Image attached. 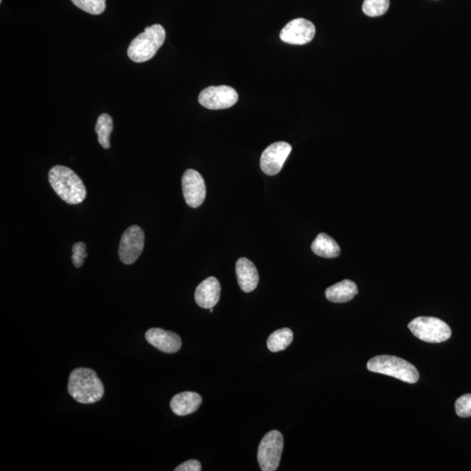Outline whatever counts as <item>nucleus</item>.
Listing matches in <instances>:
<instances>
[{
	"instance_id": "nucleus-1",
	"label": "nucleus",
	"mask_w": 471,
	"mask_h": 471,
	"mask_svg": "<svg viewBox=\"0 0 471 471\" xmlns=\"http://www.w3.org/2000/svg\"><path fill=\"white\" fill-rule=\"evenodd\" d=\"M69 393L73 399L82 405H92L102 400L104 386L94 370L79 368L70 373Z\"/></svg>"
},
{
	"instance_id": "nucleus-2",
	"label": "nucleus",
	"mask_w": 471,
	"mask_h": 471,
	"mask_svg": "<svg viewBox=\"0 0 471 471\" xmlns=\"http://www.w3.org/2000/svg\"><path fill=\"white\" fill-rule=\"evenodd\" d=\"M48 180L56 194L69 204L82 203L87 197L85 185L75 171L56 165L49 171Z\"/></svg>"
},
{
	"instance_id": "nucleus-3",
	"label": "nucleus",
	"mask_w": 471,
	"mask_h": 471,
	"mask_svg": "<svg viewBox=\"0 0 471 471\" xmlns=\"http://www.w3.org/2000/svg\"><path fill=\"white\" fill-rule=\"evenodd\" d=\"M165 38L166 32L159 24L148 26L130 44L127 55L134 62H148L156 55L158 50L163 45Z\"/></svg>"
},
{
	"instance_id": "nucleus-4",
	"label": "nucleus",
	"mask_w": 471,
	"mask_h": 471,
	"mask_svg": "<svg viewBox=\"0 0 471 471\" xmlns=\"http://www.w3.org/2000/svg\"><path fill=\"white\" fill-rule=\"evenodd\" d=\"M369 371L382 373L408 383H416L419 380L418 370L411 363L391 355H378L368 362Z\"/></svg>"
},
{
	"instance_id": "nucleus-5",
	"label": "nucleus",
	"mask_w": 471,
	"mask_h": 471,
	"mask_svg": "<svg viewBox=\"0 0 471 471\" xmlns=\"http://www.w3.org/2000/svg\"><path fill=\"white\" fill-rule=\"evenodd\" d=\"M412 334L420 341L429 343H441L447 341L452 336V329L443 321L434 317H418L409 324Z\"/></svg>"
},
{
	"instance_id": "nucleus-6",
	"label": "nucleus",
	"mask_w": 471,
	"mask_h": 471,
	"mask_svg": "<svg viewBox=\"0 0 471 471\" xmlns=\"http://www.w3.org/2000/svg\"><path fill=\"white\" fill-rule=\"evenodd\" d=\"M284 449V438L278 430H272L261 440L258 450V461L261 470H278Z\"/></svg>"
},
{
	"instance_id": "nucleus-7",
	"label": "nucleus",
	"mask_w": 471,
	"mask_h": 471,
	"mask_svg": "<svg viewBox=\"0 0 471 471\" xmlns=\"http://www.w3.org/2000/svg\"><path fill=\"white\" fill-rule=\"evenodd\" d=\"M238 94L233 87L229 86L208 87L198 97L202 106L211 110L229 109L238 103Z\"/></svg>"
},
{
	"instance_id": "nucleus-8",
	"label": "nucleus",
	"mask_w": 471,
	"mask_h": 471,
	"mask_svg": "<svg viewBox=\"0 0 471 471\" xmlns=\"http://www.w3.org/2000/svg\"><path fill=\"white\" fill-rule=\"evenodd\" d=\"M145 236L143 229L138 225L127 228L121 238L119 258L125 265H132L139 258L144 248Z\"/></svg>"
},
{
	"instance_id": "nucleus-9",
	"label": "nucleus",
	"mask_w": 471,
	"mask_h": 471,
	"mask_svg": "<svg viewBox=\"0 0 471 471\" xmlns=\"http://www.w3.org/2000/svg\"><path fill=\"white\" fill-rule=\"evenodd\" d=\"M292 152V146L285 141H278L268 146L262 153L260 167L268 176H275L281 172L285 161Z\"/></svg>"
},
{
	"instance_id": "nucleus-10",
	"label": "nucleus",
	"mask_w": 471,
	"mask_h": 471,
	"mask_svg": "<svg viewBox=\"0 0 471 471\" xmlns=\"http://www.w3.org/2000/svg\"><path fill=\"white\" fill-rule=\"evenodd\" d=\"M181 187L185 202L191 208L203 204L206 197V186L203 177L195 170H187L181 178Z\"/></svg>"
},
{
	"instance_id": "nucleus-11",
	"label": "nucleus",
	"mask_w": 471,
	"mask_h": 471,
	"mask_svg": "<svg viewBox=\"0 0 471 471\" xmlns=\"http://www.w3.org/2000/svg\"><path fill=\"white\" fill-rule=\"evenodd\" d=\"M315 26L309 20L299 18L292 20L281 30V39L290 45H305L314 38Z\"/></svg>"
},
{
	"instance_id": "nucleus-12",
	"label": "nucleus",
	"mask_w": 471,
	"mask_h": 471,
	"mask_svg": "<svg viewBox=\"0 0 471 471\" xmlns=\"http://www.w3.org/2000/svg\"><path fill=\"white\" fill-rule=\"evenodd\" d=\"M147 341L160 351L175 353L179 351L181 339L176 332L165 331L161 328H151L145 334Z\"/></svg>"
},
{
	"instance_id": "nucleus-13",
	"label": "nucleus",
	"mask_w": 471,
	"mask_h": 471,
	"mask_svg": "<svg viewBox=\"0 0 471 471\" xmlns=\"http://www.w3.org/2000/svg\"><path fill=\"white\" fill-rule=\"evenodd\" d=\"M221 285L216 278L210 277L198 285L195 292V301L202 308H213L220 301Z\"/></svg>"
},
{
	"instance_id": "nucleus-14",
	"label": "nucleus",
	"mask_w": 471,
	"mask_h": 471,
	"mask_svg": "<svg viewBox=\"0 0 471 471\" xmlns=\"http://www.w3.org/2000/svg\"><path fill=\"white\" fill-rule=\"evenodd\" d=\"M238 285L245 292H251L258 287L259 276L257 268L248 258H241L236 264Z\"/></svg>"
},
{
	"instance_id": "nucleus-15",
	"label": "nucleus",
	"mask_w": 471,
	"mask_h": 471,
	"mask_svg": "<svg viewBox=\"0 0 471 471\" xmlns=\"http://www.w3.org/2000/svg\"><path fill=\"white\" fill-rule=\"evenodd\" d=\"M202 405V397L195 392H183L170 400V409L177 416H185L196 412Z\"/></svg>"
},
{
	"instance_id": "nucleus-16",
	"label": "nucleus",
	"mask_w": 471,
	"mask_h": 471,
	"mask_svg": "<svg viewBox=\"0 0 471 471\" xmlns=\"http://www.w3.org/2000/svg\"><path fill=\"white\" fill-rule=\"evenodd\" d=\"M358 294L357 285L355 282L345 279L326 289V297L334 303H345L352 301Z\"/></svg>"
},
{
	"instance_id": "nucleus-17",
	"label": "nucleus",
	"mask_w": 471,
	"mask_h": 471,
	"mask_svg": "<svg viewBox=\"0 0 471 471\" xmlns=\"http://www.w3.org/2000/svg\"><path fill=\"white\" fill-rule=\"evenodd\" d=\"M311 249L314 254L321 258H334L341 254V248L339 245L336 243L334 238L326 233L317 236L315 240L312 242Z\"/></svg>"
},
{
	"instance_id": "nucleus-18",
	"label": "nucleus",
	"mask_w": 471,
	"mask_h": 471,
	"mask_svg": "<svg viewBox=\"0 0 471 471\" xmlns=\"http://www.w3.org/2000/svg\"><path fill=\"white\" fill-rule=\"evenodd\" d=\"M294 339V332L289 328L277 330L269 336L267 339V348L271 352L283 351L291 345Z\"/></svg>"
},
{
	"instance_id": "nucleus-19",
	"label": "nucleus",
	"mask_w": 471,
	"mask_h": 471,
	"mask_svg": "<svg viewBox=\"0 0 471 471\" xmlns=\"http://www.w3.org/2000/svg\"><path fill=\"white\" fill-rule=\"evenodd\" d=\"M113 131V119L107 114H103L97 120L96 132L98 136V141L103 149L110 148V134Z\"/></svg>"
},
{
	"instance_id": "nucleus-20",
	"label": "nucleus",
	"mask_w": 471,
	"mask_h": 471,
	"mask_svg": "<svg viewBox=\"0 0 471 471\" xmlns=\"http://www.w3.org/2000/svg\"><path fill=\"white\" fill-rule=\"evenodd\" d=\"M389 0H364L362 11L368 17H379L385 15L389 8Z\"/></svg>"
},
{
	"instance_id": "nucleus-21",
	"label": "nucleus",
	"mask_w": 471,
	"mask_h": 471,
	"mask_svg": "<svg viewBox=\"0 0 471 471\" xmlns=\"http://www.w3.org/2000/svg\"><path fill=\"white\" fill-rule=\"evenodd\" d=\"M82 11L93 15H100L105 11L106 0H71Z\"/></svg>"
},
{
	"instance_id": "nucleus-22",
	"label": "nucleus",
	"mask_w": 471,
	"mask_h": 471,
	"mask_svg": "<svg viewBox=\"0 0 471 471\" xmlns=\"http://www.w3.org/2000/svg\"><path fill=\"white\" fill-rule=\"evenodd\" d=\"M455 408L457 416L462 417V418L470 417L471 416L470 393H467V395H464L459 397V398L456 400Z\"/></svg>"
},
{
	"instance_id": "nucleus-23",
	"label": "nucleus",
	"mask_w": 471,
	"mask_h": 471,
	"mask_svg": "<svg viewBox=\"0 0 471 471\" xmlns=\"http://www.w3.org/2000/svg\"><path fill=\"white\" fill-rule=\"evenodd\" d=\"M86 245L83 242H78L73 245L72 260L75 267H82L84 264V259L87 257L86 251Z\"/></svg>"
},
{
	"instance_id": "nucleus-24",
	"label": "nucleus",
	"mask_w": 471,
	"mask_h": 471,
	"mask_svg": "<svg viewBox=\"0 0 471 471\" xmlns=\"http://www.w3.org/2000/svg\"><path fill=\"white\" fill-rule=\"evenodd\" d=\"M201 463L197 460H188L187 462L180 464L175 469V471H201Z\"/></svg>"
},
{
	"instance_id": "nucleus-25",
	"label": "nucleus",
	"mask_w": 471,
	"mask_h": 471,
	"mask_svg": "<svg viewBox=\"0 0 471 471\" xmlns=\"http://www.w3.org/2000/svg\"><path fill=\"white\" fill-rule=\"evenodd\" d=\"M210 312H213V308H210Z\"/></svg>"
},
{
	"instance_id": "nucleus-26",
	"label": "nucleus",
	"mask_w": 471,
	"mask_h": 471,
	"mask_svg": "<svg viewBox=\"0 0 471 471\" xmlns=\"http://www.w3.org/2000/svg\"><path fill=\"white\" fill-rule=\"evenodd\" d=\"M0 2H1V3H2V0H0Z\"/></svg>"
}]
</instances>
